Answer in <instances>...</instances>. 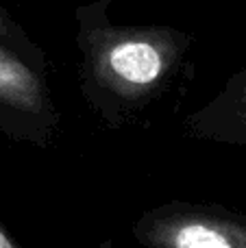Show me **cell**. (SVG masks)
<instances>
[{
	"instance_id": "obj_3",
	"label": "cell",
	"mask_w": 246,
	"mask_h": 248,
	"mask_svg": "<svg viewBox=\"0 0 246 248\" xmlns=\"http://www.w3.org/2000/svg\"><path fill=\"white\" fill-rule=\"evenodd\" d=\"M142 248H246V214L216 202L170 201L131 224Z\"/></svg>"
},
{
	"instance_id": "obj_8",
	"label": "cell",
	"mask_w": 246,
	"mask_h": 248,
	"mask_svg": "<svg viewBox=\"0 0 246 248\" xmlns=\"http://www.w3.org/2000/svg\"><path fill=\"white\" fill-rule=\"evenodd\" d=\"M105 2H107V4H109V7H111V4H113V2H116V0H105Z\"/></svg>"
},
{
	"instance_id": "obj_1",
	"label": "cell",
	"mask_w": 246,
	"mask_h": 248,
	"mask_svg": "<svg viewBox=\"0 0 246 248\" xmlns=\"http://www.w3.org/2000/svg\"><path fill=\"white\" fill-rule=\"evenodd\" d=\"M78 92L107 128L138 122L170 90L194 35L170 24H116L105 0L74 9Z\"/></svg>"
},
{
	"instance_id": "obj_2",
	"label": "cell",
	"mask_w": 246,
	"mask_h": 248,
	"mask_svg": "<svg viewBox=\"0 0 246 248\" xmlns=\"http://www.w3.org/2000/svg\"><path fill=\"white\" fill-rule=\"evenodd\" d=\"M61 133V111L48 68L0 44V135L15 144L50 148Z\"/></svg>"
},
{
	"instance_id": "obj_6",
	"label": "cell",
	"mask_w": 246,
	"mask_h": 248,
	"mask_svg": "<svg viewBox=\"0 0 246 248\" xmlns=\"http://www.w3.org/2000/svg\"><path fill=\"white\" fill-rule=\"evenodd\" d=\"M0 248H22V246L11 237V233L7 231V227H4L2 222H0Z\"/></svg>"
},
{
	"instance_id": "obj_4",
	"label": "cell",
	"mask_w": 246,
	"mask_h": 248,
	"mask_svg": "<svg viewBox=\"0 0 246 248\" xmlns=\"http://www.w3.org/2000/svg\"><path fill=\"white\" fill-rule=\"evenodd\" d=\"M183 135L196 141L246 146V65L229 77L209 103L183 120Z\"/></svg>"
},
{
	"instance_id": "obj_5",
	"label": "cell",
	"mask_w": 246,
	"mask_h": 248,
	"mask_svg": "<svg viewBox=\"0 0 246 248\" xmlns=\"http://www.w3.org/2000/svg\"><path fill=\"white\" fill-rule=\"evenodd\" d=\"M0 44L7 46L9 50L26 57V59L33 61V63L42 65V68H48V59H46V55H44L42 46L31 37L29 31H26L2 4H0Z\"/></svg>"
},
{
	"instance_id": "obj_7",
	"label": "cell",
	"mask_w": 246,
	"mask_h": 248,
	"mask_svg": "<svg viewBox=\"0 0 246 248\" xmlns=\"http://www.w3.org/2000/svg\"><path fill=\"white\" fill-rule=\"evenodd\" d=\"M96 248H118V246H116V242L109 240V237H107V240H103V242H100V244L96 246Z\"/></svg>"
}]
</instances>
